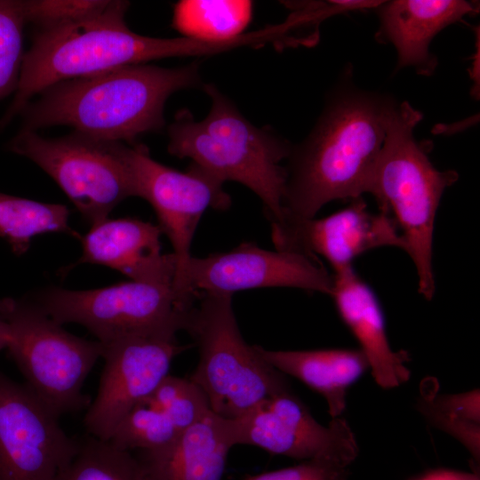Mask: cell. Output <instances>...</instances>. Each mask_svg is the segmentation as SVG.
<instances>
[{"label":"cell","mask_w":480,"mask_h":480,"mask_svg":"<svg viewBox=\"0 0 480 480\" xmlns=\"http://www.w3.org/2000/svg\"><path fill=\"white\" fill-rule=\"evenodd\" d=\"M327 97L313 130L287 158L284 215L313 218L334 200L365 194L395 99L364 90L348 71Z\"/></svg>","instance_id":"obj_1"},{"label":"cell","mask_w":480,"mask_h":480,"mask_svg":"<svg viewBox=\"0 0 480 480\" xmlns=\"http://www.w3.org/2000/svg\"><path fill=\"white\" fill-rule=\"evenodd\" d=\"M196 64L163 68L138 64L54 84L21 111V130L67 125L95 140L132 144L164 125L174 92L198 85Z\"/></svg>","instance_id":"obj_2"},{"label":"cell","mask_w":480,"mask_h":480,"mask_svg":"<svg viewBox=\"0 0 480 480\" xmlns=\"http://www.w3.org/2000/svg\"><path fill=\"white\" fill-rule=\"evenodd\" d=\"M129 6L127 1L111 0L102 13L89 20L37 31L24 53L19 84L0 127L20 114L34 96L59 82L164 58L229 50L227 42L139 35L125 22Z\"/></svg>","instance_id":"obj_3"},{"label":"cell","mask_w":480,"mask_h":480,"mask_svg":"<svg viewBox=\"0 0 480 480\" xmlns=\"http://www.w3.org/2000/svg\"><path fill=\"white\" fill-rule=\"evenodd\" d=\"M422 119L409 102L392 103L386 136L372 167L365 194L379 211L396 223L417 273L418 290L427 300L436 292L433 268L435 220L441 198L458 180L453 170H438L431 162L428 141H419L414 129Z\"/></svg>","instance_id":"obj_4"},{"label":"cell","mask_w":480,"mask_h":480,"mask_svg":"<svg viewBox=\"0 0 480 480\" xmlns=\"http://www.w3.org/2000/svg\"><path fill=\"white\" fill-rule=\"evenodd\" d=\"M204 92L211 99L207 116L196 121L182 109L168 128V152L192 164L220 182L236 181L262 201L270 222L284 214L287 160L292 147L268 128L252 124L215 85Z\"/></svg>","instance_id":"obj_5"},{"label":"cell","mask_w":480,"mask_h":480,"mask_svg":"<svg viewBox=\"0 0 480 480\" xmlns=\"http://www.w3.org/2000/svg\"><path fill=\"white\" fill-rule=\"evenodd\" d=\"M195 341L198 364L188 377L205 395L211 411L236 419L264 400L291 389L284 374L244 340L232 295L200 292L185 330Z\"/></svg>","instance_id":"obj_6"},{"label":"cell","mask_w":480,"mask_h":480,"mask_svg":"<svg viewBox=\"0 0 480 480\" xmlns=\"http://www.w3.org/2000/svg\"><path fill=\"white\" fill-rule=\"evenodd\" d=\"M9 332L8 355L25 385L58 418L87 409L85 379L101 357L102 345L67 332L34 301L0 299Z\"/></svg>","instance_id":"obj_7"},{"label":"cell","mask_w":480,"mask_h":480,"mask_svg":"<svg viewBox=\"0 0 480 480\" xmlns=\"http://www.w3.org/2000/svg\"><path fill=\"white\" fill-rule=\"evenodd\" d=\"M196 300L177 292L173 284L130 280L82 291L53 286L33 301L57 323L79 324L108 343L133 335H176L185 330Z\"/></svg>","instance_id":"obj_8"},{"label":"cell","mask_w":480,"mask_h":480,"mask_svg":"<svg viewBox=\"0 0 480 480\" xmlns=\"http://www.w3.org/2000/svg\"><path fill=\"white\" fill-rule=\"evenodd\" d=\"M8 148L51 176L92 226L108 218L124 199L137 196L116 142L76 132L45 138L36 132L21 130Z\"/></svg>","instance_id":"obj_9"},{"label":"cell","mask_w":480,"mask_h":480,"mask_svg":"<svg viewBox=\"0 0 480 480\" xmlns=\"http://www.w3.org/2000/svg\"><path fill=\"white\" fill-rule=\"evenodd\" d=\"M116 147L132 176L136 196L151 204L162 234L172 244L175 278L192 256V240L204 212L208 208L226 211L231 198L222 182L193 164L180 172L154 160L145 145L116 142Z\"/></svg>","instance_id":"obj_10"},{"label":"cell","mask_w":480,"mask_h":480,"mask_svg":"<svg viewBox=\"0 0 480 480\" xmlns=\"http://www.w3.org/2000/svg\"><path fill=\"white\" fill-rule=\"evenodd\" d=\"M332 273L319 259L286 251H269L245 242L231 251L204 258L191 256L173 280L177 292L233 294L265 287H292L330 296Z\"/></svg>","instance_id":"obj_11"},{"label":"cell","mask_w":480,"mask_h":480,"mask_svg":"<svg viewBox=\"0 0 480 480\" xmlns=\"http://www.w3.org/2000/svg\"><path fill=\"white\" fill-rule=\"evenodd\" d=\"M225 424L234 446L255 445L301 461L330 459L348 467L358 455L355 434L345 419L333 418L328 426L318 423L291 389L236 419H225Z\"/></svg>","instance_id":"obj_12"},{"label":"cell","mask_w":480,"mask_h":480,"mask_svg":"<svg viewBox=\"0 0 480 480\" xmlns=\"http://www.w3.org/2000/svg\"><path fill=\"white\" fill-rule=\"evenodd\" d=\"M55 416L0 371V480H54L76 453Z\"/></svg>","instance_id":"obj_13"},{"label":"cell","mask_w":480,"mask_h":480,"mask_svg":"<svg viewBox=\"0 0 480 480\" xmlns=\"http://www.w3.org/2000/svg\"><path fill=\"white\" fill-rule=\"evenodd\" d=\"M104 366L98 393L84 416L88 434L108 441L123 417L146 400L187 346L176 335H133L101 343Z\"/></svg>","instance_id":"obj_14"},{"label":"cell","mask_w":480,"mask_h":480,"mask_svg":"<svg viewBox=\"0 0 480 480\" xmlns=\"http://www.w3.org/2000/svg\"><path fill=\"white\" fill-rule=\"evenodd\" d=\"M323 218H296L284 215L271 222L276 250L324 259L332 272L353 267V261L380 247L404 250V244L393 220L381 212L368 209L363 196Z\"/></svg>","instance_id":"obj_15"},{"label":"cell","mask_w":480,"mask_h":480,"mask_svg":"<svg viewBox=\"0 0 480 480\" xmlns=\"http://www.w3.org/2000/svg\"><path fill=\"white\" fill-rule=\"evenodd\" d=\"M158 225L134 218L105 219L82 236L83 252L70 268L100 264L131 280L173 284L174 254L161 252Z\"/></svg>","instance_id":"obj_16"},{"label":"cell","mask_w":480,"mask_h":480,"mask_svg":"<svg viewBox=\"0 0 480 480\" xmlns=\"http://www.w3.org/2000/svg\"><path fill=\"white\" fill-rule=\"evenodd\" d=\"M330 297L354 335L369 364L375 382L383 388L398 387L410 379L406 351L391 348L384 315L372 289L353 267L332 273Z\"/></svg>","instance_id":"obj_17"},{"label":"cell","mask_w":480,"mask_h":480,"mask_svg":"<svg viewBox=\"0 0 480 480\" xmlns=\"http://www.w3.org/2000/svg\"><path fill=\"white\" fill-rule=\"evenodd\" d=\"M375 10L380 20L376 38L395 47L396 68H412L421 76L432 75L437 65L429 51L434 37L478 12L476 4L464 0L382 1Z\"/></svg>","instance_id":"obj_18"},{"label":"cell","mask_w":480,"mask_h":480,"mask_svg":"<svg viewBox=\"0 0 480 480\" xmlns=\"http://www.w3.org/2000/svg\"><path fill=\"white\" fill-rule=\"evenodd\" d=\"M232 447L224 418L212 412L171 444L136 457L148 480H221Z\"/></svg>","instance_id":"obj_19"},{"label":"cell","mask_w":480,"mask_h":480,"mask_svg":"<svg viewBox=\"0 0 480 480\" xmlns=\"http://www.w3.org/2000/svg\"><path fill=\"white\" fill-rule=\"evenodd\" d=\"M256 348L274 368L319 393L327 403L332 419L341 417L348 388L370 370L359 348L269 350L260 346Z\"/></svg>","instance_id":"obj_20"},{"label":"cell","mask_w":480,"mask_h":480,"mask_svg":"<svg viewBox=\"0 0 480 480\" xmlns=\"http://www.w3.org/2000/svg\"><path fill=\"white\" fill-rule=\"evenodd\" d=\"M252 10L248 0H181L174 5L172 26L183 37L226 42L243 35Z\"/></svg>","instance_id":"obj_21"},{"label":"cell","mask_w":480,"mask_h":480,"mask_svg":"<svg viewBox=\"0 0 480 480\" xmlns=\"http://www.w3.org/2000/svg\"><path fill=\"white\" fill-rule=\"evenodd\" d=\"M69 210L64 204L37 202L0 193V236L13 253L21 255L33 236L51 232L82 236L68 223Z\"/></svg>","instance_id":"obj_22"},{"label":"cell","mask_w":480,"mask_h":480,"mask_svg":"<svg viewBox=\"0 0 480 480\" xmlns=\"http://www.w3.org/2000/svg\"><path fill=\"white\" fill-rule=\"evenodd\" d=\"M54 480H148L138 458L91 435Z\"/></svg>","instance_id":"obj_23"},{"label":"cell","mask_w":480,"mask_h":480,"mask_svg":"<svg viewBox=\"0 0 480 480\" xmlns=\"http://www.w3.org/2000/svg\"><path fill=\"white\" fill-rule=\"evenodd\" d=\"M480 392L473 389L458 394L422 397L419 410L428 421L459 440L475 462L480 459Z\"/></svg>","instance_id":"obj_24"},{"label":"cell","mask_w":480,"mask_h":480,"mask_svg":"<svg viewBox=\"0 0 480 480\" xmlns=\"http://www.w3.org/2000/svg\"><path fill=\"white\" fill-rule=\"evenodd\" d=\"M180 433L164 412L143 401L123 417L108 441L120 450L146 452L171 444Z\"/></svg>","instance_id":"obj_25"},{"label":"cell","mask_w":480,"mask_h":480,"mask_svg":"<svg viewBox=\"0 0 480 480\" xmlns=\"http://www.w3.org/2000/svg\"><path fill=\"white\" fill-rule=\"evenodd\" d=\"M144 401L164 412L180 432L212 412L205 395L196 384L189 378L171 374Z\"/></svg>","instance_id":"obj_26"},{"label":"cell","mask_w":480,"mask_h":480,"mask_svg":"<svg viewBox=\"0 0 480 480\" xmlns=\"http://www.w3.org/2000/svg\"><path fill=\"white\" fill-rule=\"evenodd\" d=\"M26 24L22 1L0 0V100L17 89Z\"/></svg>","instance_id":"obj_27"},{"label":"cell","mask_w":480,"mask_h":480,"mask_svg":"<svg viewBox=\"0 0 480 480\" xmlns=\"http://www.w3.org/2000/svg\"><path fill=\"white\" fill-rule=\"evenodd\" d=\"M111 0H22L27 24L37 31L52 30L89 20L102 13Z\"/></svg>","instance_id":"obj_28"},{"label":"cell","mask_w":480,"mask_h":480,"mask_svg":"<svg viewBox=\"0 0 480 480\" xmlns=\"http://www.w3.org/2000/svg\"><path fill=\"white\" fill-rule=\"evenodd\" d=\"M349 467L330 459H314L246 477L244 480H347Z\"/></svg>","instance_id":"obj_29"},{"label":"cell","mask_w":480,"mask_h":480,"mask_svg":"<svg viewBox=\"0 0 480 480\" xmlns=\"http://www.w3.org/2000/svg\"><path fill=\"white\" fill-rule=\"evenodd\" d=\"M413 480H480V477L476 472L439 468L428 471Z\"/></svg>","instance_id":"obj_30"},{"label":"cell","mask_w":480,"mask_h":480,"mask_svg":"<svg viewBox=\"0 0 480 480\" xmlns=\"http://www.w3.org/2000/svg\"><path fill=\"white\" fill-rule=\"evenodd\" d=\"M9 340V332L6 323L0 318V350L6 348Z\"/></svg>","instance_id":"obj_31"}]
</instances>
